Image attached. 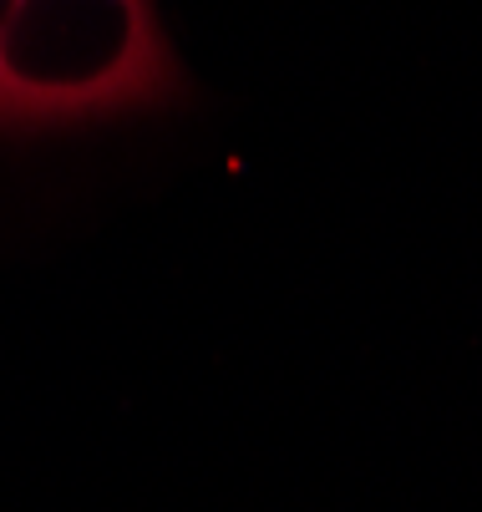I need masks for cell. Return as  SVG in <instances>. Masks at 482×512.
Segmentation results:
<instances>
[{
    "instance_id": "cell-1",
    "label": "cell",
    "mask_w": 482,
    "mask_h": 512,
    "mask_svg": "<svg viewBox=\"0 0 482 512\" xmlns=\"http://www.w3.org/2000/svg\"><path fill=\"white\" fill-rule=\"evenodd\" d=\"M178 87L153 0H0L6 132L163 107Z\"/></svg>"
}]
</instances>
